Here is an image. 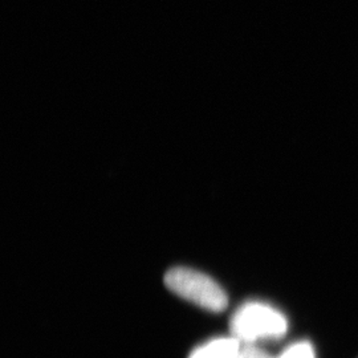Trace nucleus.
<instances>
[{
    "label": "nucleus",
    "mask_w": 358,
    "mask_h": 358,
    "mask_svg": "<svg viewBox=\"0 0 358 358\" xmlns=\"http://www.w3.org/2000/svg\"><path fill=\"white\" fill-rule=\"evenodd\" d=\"M230 328L236 340L251 345L259 340L280 338L288 331V321L278 309L252 301L234 313Z\"/></svg>",
    "instance_id": "1"
},
{
    "label": "nucleus",
    "mask_w": 358,
    "mask_h": 358,
    "mask_svg": "<svg viewBox=\"0 0 358 358\" xmlns=\"http://www.w3.org/2000/svg\"><path fill=\"white\" fill-rule=\"evenodd\" d=\"M165 284L173 294L211 312H222L229 306V297L223 288L205 273L195 269H170Z\"/></svg>",
    "instance_id": "2"
},
{
    "label": "nucleus",
    "mask_w": 358,
    "mask_h": 358,
    "mask_svg": "<svg viewBox=\"0 0 358 358\" xmlns=\"http://www.w3.org/2000/svg\"><path fill=\"white\" fill-rule=\"evenodd\" d=\"M241 348V341L234 336L220 337L195 349L190 358H235Z\"/></svg>",
    "instance_id": "3"
},
{
    "label": "nucleus",
    "mask_w": 358,
    "mask_h": 358,
    "mask_svg": "<svg viewBox=\"0 0 358 358\" xmlns=\"http://www.w3.org/2000/svg\"><path fill=\"white\" fill-rule=\"evenodd\" d=\"M276 358H316V356L312 345L307 341H303V343H296L294 345L288 346L282 355Z\"/></svg>",
    "instance_id": "4"
},
{
    "label": "nucleus",
    "mask_w": 358,
    "mask_h": 358,
    "mask_svg": "<svg viewBox=\"0 0 358 358\" xmlns=\"http://www.w3.org/2000/svg\"><path fill=\"white\" fill-rule=\"evenodd\" d=\"M235 358H272L269 356L268 353L263 352L262 349L255 348L252 345L244 346L241 348V350L238 352V355Z\"/></svg>",
    "instance_id": "5"
}]
</instances>
